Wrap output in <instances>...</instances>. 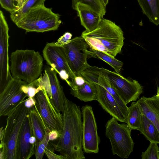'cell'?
<instances>
[{
  "mask_svg": "<svg viewBox=\"0 0 159 159\" xmlns=\"http://www.w3.org/2000/svg\"><path fill=\"white\" fill-rule=\"evenodd\" d=\"M61 112L63 124L62 134L57 142L52 145L66 159H85L81 109L66 96Z\"/></svg>",
  "mask_w": 159,
  "mask_h": 159,
  "instance_id": "obj_1",
  "label": "cell"
},
{
  "mask_svg": "<svg viewBox=\"0 0 159 159\" xmlns=\"http://www.w3.org/2000/svg\"><path fill=\"white\" fill-rule=\"evenodd\" d=\"M81 36L91 49L103 52L113 57L121 52L125 39L120 26L103 18L95 30L90 32L85 30Z\"/></svg>",
  "mask_w": 159,
  "mask_h": 159,
  "instance_id": "obj_2",
  "label": "cell"
},
{
  "mask_svg": "<svg viewBox=\"0 0 159 159\" xmlns=\"http://www.w3.org/2000/svg\"><path fill=\"white\" fill-rule=\"evenodd\" d=\"M10 70L13 77L30 84L41 75L43 59L38 52L33 50H16L10 57Z\"/></svg>",
  "mask_w": 159,
  "mask_h": 159,
  "instance_id": "obj_3",
  "label": "cell"
},
{
  "mask_svg": "<svg viewBox=\"0 0 159 159\" xmlns=\"http://www.w3.org/2000/svg\"><path fill=\"white\" fill-rule=\"evenodd\" d=\"M25 101L18 106L6 119L3 139L0 141V159H17L18 139L21 126L29 109L25 106Z\"/></svg>",
  "mask_w": 159,
  "mask_h": 159,
  "instance_id": "obj_4",
  "label": "cell"
},
{
  "mask_svg": "<svg viewBox=\"0 0 159 159\" xmlns=\"http://www.w3.org/2000/svg\"><path fill=\"white\" fill-rule=\"evenodd\" d=\"M61 23L60 15L44 5L31 10L15 24L26 33H43L57 30Z\"/></svg>",
  "mask_w": 159,
  "mask_h": 159,
  "instance_id": "obj_5",
  "label": "cell"
},
{
  "mask_svg": "<svg viewBox=\"0 0 159 159\" xmlns=\"http://www.w3.org/2000/svg\"><path fill=\"white\" fill-rule=\"evenodd\" d=\"M114 117L106 124L105 134L110 140L112 154L127 158L133 151L134 143L131 137L132 129L125 123L119 124Z\"/></svg>",
  "mask_w": 159,
  "mask_h": 159,
  "instance_id": "obj_6",
  "label": "cell"
},
{
  "mask_svg": "<svg viewBox=\"0 0 159 159\" xmlns=\"http://www.w3.org/2000/svg\"><path fill=\"white\" fill-rule=\"evenodd\" d=\"M28 84L12 77L0 90V116H8L28 97Z\"/></svg>",
  "mask_w": 159,
  "mask_h": 159,
  "instance_id": "obj_7",
  "label": "cell"
},
{
  "mask_svg": "<svg viewBox=\"0 0 159 159\" xmlns=\"http://www.w3.org/2000/svg\"><path fill=\"white\" fill-rule=\"evenodd\" d=\"M42 87L34 97L35 107L49 130H57L61 136L63 125L62 114L55 107L44 88Z\"/></svg>",
  "mask_w": 159,
  "mask_h": 159,
  "instance_id": "obj_8",
  "label": "cell"
},
{
  "mask_svg": "<svg viewBox=\"0 0 159 159\" xmlns=\"http://www.w3.org/2000/svg\"><path fill=\"white\" fill-rule=\"evenodd\" d=\"M43 58L47 63L57 72L69 86L70 80L76 76L71 70L63 46L56 42L47 43L43 50Z\"/></svg>",
  "mask_w": 159,
  "mask_h": 159,
  "instance_id": "obj_9",
  "label": "cell"
},
{
  "mask_svg": "<svg viewBox=\"0 0 159 159\" xmlns=\"http://www.w3.org/2000/svg\"><path fill=\"white\" fill-rule=\"evenodd\" d=\"M101 69L114 89L126 104L139 98L143 92V87L138 81L128 79L116 72L103 68Z\"/></svg>",
  "mask_w": 159,
  "mask_h": 159,
  "instance_id": "obj_10",
  "label": "cell"
},
{
  "mask_svg": "<svg viewBox=\"0 0 159 159\" xmlns=\"http://www.w3.org/2000/svg\"><path fill=\"white\" fill-rule=\"evenodd\" d=\"M63 46L71 70L76 76H81L90 66L87 62L89 46L81 36L71 39L69 43Z\"/></svg>",
  "mask_w": 159,
  "mask_h": 159,
  "instance_id": "obj_11",
  "label": "cell"
},
{
  "mask_svg": "<svg viewBox=\"0 0 159 159\" xmlns=\"http://www.w3.org/2000/svg\"><path fill=\"white\" fill-rule=\"evenodd\" d=\"M83 118L82 147L84 152L97 153L100 138L97 132L96 119L92 107L87 105L81 108Z\"/></svg>",
  "mask_w": 159,
  "mask_h": 159,
  "instance_id": "obj_12",
  "label": "cell"
},
{
  "mask_svg": "<svg viewBox=\"0 0 159 159\" xmlns=\"http://www.w3.org/2000/svg\"><path fill=\"white\" fill-rule=\"evenodd\" d=\"M9 27L3 12L0 11V90L12 77L9 63Z\"/></svg>",
  "mask_w": 159,
  "mask_h": 159,
  "instance_id": "obj_13",
  "label": "cell"
},
{
  "mask_svg": "<svg viewBox=\"0 0 159 159\" xmlns=\"http://www.w3.org/2000/svg\"><path fill=\"white\" fill-rule=\"evenodd\" d=\"M81 75L85 80L97 83L104 87L115 98L126 119L128 107L114 89L107 77L102 71L101 68L89 66L82 72Z\"/></svg>",
  "mask_w": 159,
  "mask_h": 159,
  "instance_id": "obj_14",
  "label": "cell"
},
{
  "mask_svg": "<svg viewBox=\"0 0 159 159\" xmlns=\"http://www.w3.org/2000/svg\"><path fill=\"white\" fill-rule=\"evenodd\" d=\"M33 135V132L28 113L23 123L18 139L17 159H29L34 154L35 145L30 142V138Z\"/></svg>",
  "mask_w": 159,
  "mask_h": 159,
  "instance_id": "obj_15",
  "label": "cell"
},
{
  "mask_svg": "<svg viewBox=\"0 0 159 159\" xmlns=\"http://www.w3.org/2000/svg\"><path fill=\"white\" fill-rule=\"evenodd\" d=\"M94 83L97 90V101L102 107L118 121L126 123V118L113 96L103 86Z\"/></svg>",
  "mask_w": 159,
  "mask_h": 159,
  "instance_id": "obj_16",
  "label": "cell"
},
{
  "mask_svg": "<svg viewBox=\"0 0 159 159\" xmlns=\"http://www.w3.org/2000/svg\"><path fill=\"white\" fill-rule=\"evenodd\" d=\"M75 10L80 18V23L87 32L95 30L102 18L98 13L89 6L81 3H78Z\"/></svg>",
  "mask_w": 159,
  "mask_h": 159,
  "instance_id": "obj_17",
  "label": "cell"
},
{
  "mask_svg": "<svg viewBox=\"0 0 159 159\" xmlns=\"http://www.w3.org/2000/svg\"><path fill=\"white\" fill-rule=\"evenodd\" d=\"M45 70L49 79L52 98L51 100L57 109L60 112H61L66 96L57 77V73L53 68L49 66H45Z\"/></svg>",
  "mask_w": 159,
  "mask_h": 159,
  "instance_id": "obj_18",
  "label": "cell"
},
{
  "mask_svg": "<svg viewBox=\"0 0 159 159\" xmlns=\"http://www.w3.org/2000/svg\"><path fill=\"white\" fill-rule=\"evenodd\" d=\"M137 102L142 113L153 123L159 132V96H143Z\"/></svg>",
  "mask_w": 159,
  "mask_h": 159,
  "instance_id": "obj_19",
  "label": "cell"
},
{
  "mask_svg": "<svg viewBox=\"0 0 159 159\" xmlns=\"http://www.w3.org/2000/svg\"><path fill=\"white\" fill-rule=\"evenodd\" d=\"M29 114L34 135L36 137L37 141H40L43 139L46 133H49L50 131L46 127L34 106L29 109Z\"/></svg>",
  "mask_w": 159,
  "mask_h": 159,
  "instance_id": "obj_20",
  "label": "cell"
},
{
  "mask_svg": "<svg viewBox=\"0 0 159 159\" xmlns=\"http://www.w3.org/2000/svg\"><path fill=\"white\" fill-rule=\"evenodd\" d=\"M149 20L156 25H159V0H137Z\"/></svg>",
  "mask_w": 159,
  "mask_h": 159,
  "instance_id": "obj_21",
  "label": "cell"
},
{
  "mask_svg": "<svg viewBox=\"0 0 159 159\" xmlns=\"http://www.w3.org/2000/svg\"><path fill=\"white\" fill-rule=\"evenodd\" d=\"M70 93L80 100L84 102L97 100V90L95 83L86 80L84 85L81 88L73 89H70Z\"/></svg>",
  "mask_w": 159,
  "mask_h": 159,
  "instance_id": "obj_22",
  "label": "cell"
},
{
  "mask_svg": "<svg viewBox=\"0 0 159 159\" xmlns=\"http://www.w3.org/2000/svg\"><path fill=\"white\" fill-rule=\"evenodd\" d=\"M142 113L137 102H133L128 107L126 123L132 130H139L141 127Z\"/></svg>",
  "mask_w": 159,
  "mask_h": 159,
  "instance_id": "obj_23",
  "label": "cell"
},
{
  "mask_svg": "<svg viewBox=\"0 0 159 159\" xmlns=\"http://www.w3.org/2000/svg\"><path fill=\"white\" fill-rule=\"evenodd\" d=\"M139 131L150 142L159 144V132L158 129L153 123L143 114L141 127Z\"/></svg>",
  "mask_w": 159,
  "mask_h": 159,
  "instance_id": "obj_24",
  "label": "cell"
},
{
  "mask_svg": "<svg viewBox=\"0 0 159 159\" xmlns=\"http://www.w3.org/2000/svg\"><path fill=\"white\" fill-rule=\"evenodd\" d=\"M46 0H25L22 6L18 9L10 13L11 20L16 24L31 10L44 6Z\"/></svg>",
  "mask_w": 159,
  "mask_h": 159,
  "instance_id": "obj_25",
  "label": "cell"
},
{
  "mask_svg": "<svg viewBox=\"0 0 159 159\" xmlns=\"http://www.w3.org/2000/svg\"><path fill=\"white\" fill-rule=\"evenodd\" d=\"M88 54L89 57L99 59L106 62L116 72L120 74L123 64L122 61L103 52L91 49L88 50Z\"/></svg>",
  "mask_w": 159,
  "mask_h": 159,
  "instance_id": "obj_26",
  "label": "cell"
},
{
  "mask_svg": "<svg viewBox=\"0 0 159 159\" xmlns=\"http://www.w3.org/2000/svg\"><path fill=\"white\" fill-rule=\"evenodd\" d=\"M81 3L90 7L93 10L99 14L102 18L106 11V7L101 0H72V8L75 10L77 4Z\"/></svg>",
  "mask_w": 159,
  "mask_h": 159,
  "instance_id": "obj_27",
  "label": "cell"
},
{
  "mask_svg": "<svg viewBox=\"0 0 159 159\" xmlns=\"http://www.w3.org/2000/svg\"><path fill=\"white\" fill-rule=\"evenodd\" d=\"M49 141V133H46L43 139L39 141L36 140L35 148L34 155L36 159H42L45 153V151Z\"/></svg>",
  "mask_w": 159,
  "mask_h": 159,
  "instance_id": "obj_28",
  "label": "cell"
},
{
  "mask_svg": "<svg viewBox=\"0 0 159 159\" xmlns=\"http://www.w3.org/2000/svg\"><path fill=\"white\" fill-rule=\"evenodd\" d=\"M157 143L150 142L147 150L142 152L141 155L142 159H159V148Z\"/></svg>",
  "mask_w": 159,
  "mask_h": 159,
  "instance_id": "obj_29",
  "label": "cell"
},
{
  "mask_svg": "<svg viewBox=\"0 0 159 159\" xmlns=\"http://www.w3.org/2000/svg\"><path fill=\"white\" fill-rule=\"evenodd\" d=\"M0 3L2 8L10 13L16 11L17 9L14 0H0Z\"/></svg>",
  "mask_w": 159,
  "mask_h": 159,
  "instance_id": "obj_30",
  "label": "cell"
},
{
  "mask_svg": "<svg viewBox=\"0 0 159 159\" xmlns=\"http://www.w3.org/2000/svg\"><path fill=\"white\" fill-rule=\"evenodd\" d=\"M86 82V80L81 76H76L74 79L71 80L69 86L73 89H77L82 88Z\"/></svg>",
  "mask_w": 159,
  "mask_h": 159,
  "instance_id": "obj_31",
  "label": "cell"
},
{
  "mask_svg": "<svg viewBox=\"0 0 159 159\" xmlns=\"http://www.w3.org/2000/svg\"><path fill=\"white\" fill-rule=\"evenodd\" d=\"M54 148L52 147L49 142L45 151V154L48 159H66V158L61 154L57 155L55 153Z\"/></svg>",
  "mask_w": 159,
  "mask_h": 159,
  "instance_id": "obj_32",
  "label": "cell"
},
{
  "mask_svg": "<svg viewBox=\"0 0 159 159\" xmlns=\"http://www.w3.org/2000/svg\"><path fill=\"white\" fill-rule=\"evenodd\" d=\"M72 37L71 34L69 32H66L58 39L56 43L62 46L67 44L71 42Z\"/></svg>",
  "mask_w": 159,
  "mask_h": 159,
  "instance_id": "obj_33",
  "label": "cell"
},
{
  "mask_svg": "<svg viewBox=\"0 0 159 159\" xmlns=\"http://www.w3.org/2000/svg\"><path fill=\"white\" fill-rule=\"evenodd\" d=\"M61 135L58 131L53 130L49 133V141H54L58 139L60 137Z\"/></svg>",
  "mask_w": 159,
  "mask_h": 159,
  "instance_id": "obj_34",
  "label": "cell"
},
{
  "mask_svg": "<svg viewBox=\"0 0 159 159\" xmlns=\"http://www.w3.org/2000/svg\"><path fill=\"white\" fill-rule=\"evenodd\" d=\"M35 102L34 98H28L24 102V105L26 107L30 109L34 106Z\"/></svg>",
  "mask_w": 159,
  "mask_h": 159,
  "instance_id": "obj_35",
  "label": "cell"
},
{
  "mask_svg": "<svg viewBox=\"0 0 159 159\" xmlns=\"http://www.w3.org/2000/svg\"><path fill=\"white\" fill-rule=\"evenodd\" d=\"M14 2L15 1L17 2L16 5L17 8L16 10H17L22 6L25 0H14Z\"/></svg>",
  "mask_w": 159,
  "mask_h": 159,
  "instance_id": "obj_36",
  "label": "cell"
},
{
  "mask_svg": "<svg viewBox=\"0 0 159 159\" xmlns=\"http://www.w3.org/2000/svg\"><path fill=\"white\" fill-rule=\"evenodd\" d=\"M103 5L106 7L108 3V0H101Z\"/></svg>",
  "mask_w": 159,
  "mask_h": 159,
  "instance_id": "obj_37",
  "label": "cell"
},
{
  "mask_svg": "<svg viewBox=\"0 0 159 159\" xmlns=\"http://www.w3.org/2000/svg\"><path fill=\"white\" fill-rule=\"evenodd\" d=\"M157 94L159 96V86L157 87Z\"/></svg>",
  "mask_w": 159,
  "mask_h": 159,
  "instance_id": "obj_38",
  "label": "cell"
}]
</instances>
